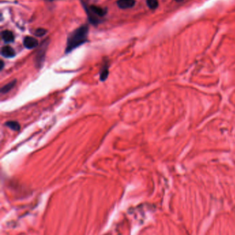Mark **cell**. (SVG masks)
I'll return each instance as SVG.
<instances>
[{"mask_svg": "<svg viewBox=\"0 0 235 235\" xmlns=\"http://www.w3.org/2000/svg\"><path fill=\"white\" fill-rule=\"evenodd\" d=\"M2 55L6 58H12L15 56V52L11 47L8 46L2 47L1 50Z\"/></svg>", "mask_w": 235, "mask_h": 235, "instance_id": "obj_4", "label": "cell"}, {"mask_svg": "<svg viewBox=\"0 0 235 235\" xmlns=\"http://www.w3.org/2000/svg\"><path fill=\"white\" fill-rule=\"evenodd\" d=\"M23 46L28 49H33L38 46V42L33 37H26L23 39Z\"/></svg>", "mask_w": 235, "mask_h": 235, "instance_id": "obj_2", "label": "cell"}, {"mask_svg": "<svg viewBox=\"0 0 235 235\" xmlns=\"http://www.w3.org/2000/svg\"><path fill=\"white\" fill-rule=\"evenodd\" d=\"M46 33V30L44 29H39V30H37L35 31V35L38 36V37H41V36H43L44 34Z\"/></svg>", "mask_w": 235, "mask_h": 235, "instance_id": "obj_11", "label": "cell"}, {"mask_svg": "<svg viewBox=\"0 0 235 235\" xmlns=\"http://www.w3.org/2000/svg\"><path fill=\"white\" fill-rule=\"evenodd\" d=\"M135 4V0H118L117 5L122 9H126L132 8Z\"/></svg>", "mask_w": 235, "mask_h": 235, "instance_id": "obj_3", "label": "cell"}, {"mask_svg": "<svg viewBox=\"0 0 235 235\" xmlns=\"http://www.w3.org/2000/svg\"><path fill=\"white\" fill-rule=\"evenodd\" d=\"M90 11L95 13V15H97L98 16H102L104 14V12L103 11V10L100 8L99 7H96V6H92L90 8Z\"/></svg>", "mask_w": 235, "mask_h": 235, "instance_id": "obj_9", "label": "cell"}, {"mask_svg": "<svg viewBox=\"0 0 235 235\" xmlns=\"http://www.w3.org/2000/svg\"><path fill=\"white\" fill-rule=\"evenodd\" d=\"M147 4L149 8L155 9L158 6V2L157 0H148Z\"/></svg>", "mask_w": 235, "mask_h": 235, "instance_id": "obj_10", "label": "cell"}, {"mask_svg": "<svg viewBox=\"0 0 235 235\" xmlns=\"http://www.w3.org/2000/svg\"><path fill=\"white\" fill-rule=\"evenodd\" d=\"M108 66L104 65V66L102 67V69L100 71V80L104 81L105 79H106L108 76Z\"/></svg>", "mask_w": 235, "mask_h": 235, "instance_id": "obj_8", "label": "cell"}, {"mask_svg": "<svg viewBox=\"0 0 235 235\" xmlns=\"http://www.w3.org/2000/svg\"><path fill=\"white\" fill-rule=\"evenodd\" d=\"M15 83H16V81L14 80V81H11V82H10L9 83L6 84V86H3V87H2V89H1V92H2V94L8 93L9 91H11V90L13 89V88L15 87Z\"/></svg>", "mask_w": 235, "mask_h": 235, "instance_id": "obj_6", "label": "cell"}, {"mask_svg": "<svg viewBox=\"0 0 235 235\" xmlns=\"http://www.w3.org/2000/svg\"><path fill=\"white\" fill-rule=\"evenodd\" d=\"M8 127H9L12 130L14 131H18L20 129V125L18 122L16 121H8L6 122L5 124Z\"/></svg>", "mask_w": 235, "mask_h": 235, "instance_id": "obj_7", "label": "cell"}, {"mask_svg": "<svg viewBox=\"0 0 235 235\" xmlns=\"http://www.w3.org/2000/svg\"><path fill=\"white\" fill-rule=\"evenodd\" d=\"M88 28L86 26H81L75 31H74L69 37L67 42L66 52L69 53L71 51L84 43L87 40Z\"/></svg>", "mask_w": 235, "mask_h": 235, "instance_id": "obj_1", "label": "cell"}, {"mask_svg": "<svg viewBox=\"0 0 235 235\" xmlns=\"http://www.w3.org/2000/svg\"><path fill=\"white\" fill-rule=\"evenodd\" d=\"M2 37L4 42L6 43H11L14 41V35L11 31L9 30H4L2 32Z\"/></svg>", "mask_w": 235, "mask_h": 235, "instance_id": "obj_5", "label": "cell"}, {"mask_svg": "<svg viewBox=\"0 0 235 235\" xmlns=\"http://www.w3.org/2000/svg\"><path fill=\"white\" fill-rule=\"evenodd\" d=\"M175 1H176V2H181V1H182V0H175Z\"/></svg>", "mask_w": 235, "mask_h": 235, "instance_id": "obj_12", "label": "cell"}]
</instances>
